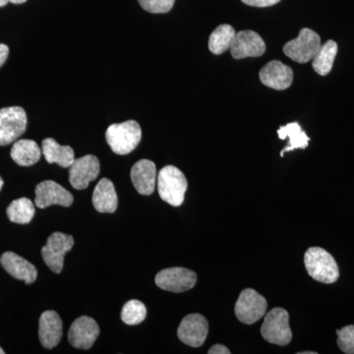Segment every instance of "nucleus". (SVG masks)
<instances>
[{
  "label": "nucleus",
  "instance_id": "f257e3e1",
  "mask_svg": "<svg viewBox=\"0 0 354 354\" xmlns=\"http://www.w3.org/2000/svg\"><path fill=\"white\" fill-rule=\"evenodd\" d=\"M304 264L309 276L317 281L330 285L339 279V266L335 258L321 247H311L306 251Z\"/></svg>",
  "mask_w": 354,
  "mask_h": 354
},
{
  "label": "nucleus",
  "instance_id": "f03ea898",
  "mask_svg": "<svg viewBox=\"0 0 354 354\" xmlns=\"http://www.w3.org/2000/svg\"><path fill=\"white\" fill-rule=\"evenodd\" d=\"M187 187V179L183 172L176 167L167 165L158 172V194L167 204L174 207L181 206Z\"/></svg>",
  "mask_w": 354,
  "mask_h": 354
},
{
  "label": "nucleus",
  "instance_id": "7ed1b4c3",
  "mask_svg": "<svg viewBox=\"0 0 354 354\" xmlns=\"http://www.w3.org/2000/svg\"><path fill=\"white\" fill-rule=\"evenodd\" d=\"M106 139L113 153L121 156L127 155L133 152L141 142V127L135 120L115 123L106 130Z\"/></svg>",
  "mask_w": 354,
  "mask_h": 354
},
{
  "label": "nucleus",
  "instance_id": "20e7f679",
  "mask_svg": "<svg viewBox=\"0 0 354 354\" xmlns=\"http://www.w3.org/2000/svg\"><path fill=\"white\" fill-rule=\"evenodd\" d=\"M261 334L270 344L285 346L292 339L290 327V315L283 308H274L265 315Z\"/></svg>",
  "mask_w": 354,
  "mask_h": 354
},
{
  "label": "nucleus",
  "instance_id": "39448f33",
  "mask_svg": "<svg viewBox=\"0 0 354 354\" xmlns=\"http://www.w3.org/2000/svg\"><path fill=\"white\" fill-rule=\"evenodd\" d=\"M321 46L320 36L308 28H304L295 39L283 46V53L297 64L311 62Z\"/></svg>",
  "mask_w": 354,
  "mask_h": 354
},
{
  "label": "nucleus",
  "instance_id": "423d86ee",
  "mask_svg": "<svg viewBox=\"0 0 354 354\" xmlns=\"http://www.w3.org/2000/svg\"><path fill=\"white\" fill-rule=\"evenodd\" d=\"M268 302L264 297L252 288L242 290L236 304L235 315L241 323L252 325L267 313Z\"/></svg>",
  "mask_w": 354,
  "mask_h": 354
},
{
  "label": "nucleus",
  "instance_id": "0eeeda50",
  "mask_svg": "<svg viewBox=\"0 0 354 354\" xmlns=\"http://www.w3.org/2000/svg\"><path fill=\"white\" fill-rule=\"evenodd\" d=\"M74 246V239L71 235L62 232H53L48 237L46 245L41 248V256L46 266L55 274L64 270L65 254Z\"/></svg>",
  "mask_w": 354,
  "mask_h": 354
},
{
  "label": "nucleus",
  "instance_id": "6e6552de",
  "mask_svg": "<svg viewBox=\"0 0 354 354\" xmlns=\"http://www.w3.org/2000/svg\"><path fill=\"white\" fill-rule=\"evenodd\" d=\"M27 128V114L20 106L0 109V146H6L19 138Z\"/></svg>",
  "mask_w": 354,
  "mask_h": 354
},
{
  "label": "nucleus",
  "instance_id": "1a4fd4ad",
  "mask_svg": "<svg viewBox=\"0 0 354 354\" xmlns=\"http://www.w3.org/2000/svg\"><path fill=\"white\" fill-rule=\"evenodd\" d=\"M155 281L160 290L176 293L184 292L194 288L197 276L194 272L185 268H169L158 272Z\"/></svg>",
  "mask_w": 354,
  "mask_h": 354
},
{
  "label": "nucleus",
  "instance_id": "9d476101",
  "mask_svg": "<svg viewBox=\"0 0 354 354\" xmlns=\"http://www.w3.org/2000/svg\"><path fill=\"white\" fill-rule=\"evenodd\" d=\"M208 333V321L201 314H190L184 317L177 330L178 339L191 348L203 346Z\"/></svg>",
  "mask_w": 354,
  "mask_h": 354
},
{
  "label": "nucleus",
  "instance_id": "9b49d317",
  "mask_svg": "<svg viewBox=\"0 0 354 354\" xmlns=\"http://www.w3.org/2000/svg\"><path fill=\"white\" fill-rule=\"evenodd\" d=\"M100 169L99 158L94 155L77 158L69 167V183L74 189H86L99 176Z\"/></svg>",
  "mask_w": 354,
  "mask_h": 354
},
{
  "label": "nucleus",
  "instance_id": "f8f14e48",
  "mask_svg": "<svg viewBox=\"0 0 354 354\" xmlns=\"http://www.w3.org/2000/svg\"><path fill=\"white\" fill-rule=\"evenodd\" d=\"M73 195L53 180L43 181L37 185L35 204L39 209H46L53 205L70 207L73 204Z\"/></svg>",
  "mask_w": 354,
  "mask_h": 354
},
{
  "label": "nucleus",
  "instance_id": "ddd939ff",
  "mask_svg": "<svg viewBox=\"0 0 354 354\" xmlns=\"http://www.w3.org/2000/svg\"><path fill=\"white\" fill-rule=\"evenodd\" d=\"M100 335V327L94 319L82 316L72 323L68 332V341L74 348L90 349Z\"/></svg>",
  "mask_w": 354,
  "mask_h": 354
},
{
  "label": "nucleus",
  "instance_id": "4468645a",
  "mask_svg": "<svg viewBox=\"0 0 354 354\" xmlns=\"http://www.w3.org/2000/svg\"><path fill=\"white\" fill-rule=\"evenodd\" d=\"M230 53L235 59L246 57H259L264 55L266 44L260 35L254 31H241L235 34L230 46Z\"/></svg>",
  "mask_w": 354,
  "mask_h": 354
},
{
  "label": "nucleus",
  "instance_id": "2eb2a0df",
  "mask_svg": "<svg viewBox=\"0 0 354 354\" xmlns=\"http://www.w3.org/2000/svg\"><path fill=\"white\" fill-rule=\"evenodd\" d=\"M261 82L274 90L283 91L290 87L293 71L288 65L279 60H272L260 70Z\"/></svg>",
  "mask_w": 354,
  "mask_h": 354
},
{
  "label": "nucleus",
  "instance_id": "dca6fc26",
  "mask_svg": "<svg viewBox=\"0 0 354 354\" xmlns=\"http://www.w3.org/2000/svg\"><path fill=\"white\" fill-rule=\"evenodd\" d=\"M64 333L62 320L53 310L44 311L39 318V337L44 348H55L60 342Z\"/></svg>",
  "mask_w": 354,
  "mask_h": 354
},
{
  "label": "nucleus",
  "instance_id": "f3484780",
  "mask_svg": "<svg viewBox=\"0 0 354 354\" xmlns=\"http://www.w3.org/2000/svg\"><path fill=\"white\" fill-rule=\"evenodd\" d=\"M0 264L10 276L27 285L35 283L38 277V271L29 261L14 252H6L0 257Z\"/></svg>",
  "mask_w": 354,
  "mask_h": 354
},
{
  "label": "nucleus",
  "instance_id": "a211bd4d",
  "mask_svg": "<svg viewBox=\"0 0 354 354\" xmlns=\"http://www.w3.org/2000/svg\"><path fill=\"white\" fill-rule=\"evenodd\" d=\"M131 180L141 195L153 194L157 181V167L150 160H141L133 165Z\"/></svg>",
  "mask_w": 354,
  "mask_h": 354
},
{
  "label": "nucleus",
  "instance_id": "6ab92c4d",
  "mask_svg": "<svg viewBox=\"0 0 354 354\" xmlns=\"http://www.w3.org/2000/svg\"><path fill=\"white\" fill-rule=\"evenodd\" d=\"M93 205L100 213H114L118 209V198L113 181L102 178L93 193Z\"/></svg>",
  "mask_w": 354,
  "mask_h": 354
},
{
  "label": "nucleus",
  "instance_id": "aec40b11",
  "mask_svg": "<svg viewBox=\"0 0 354 354\" xmlns=\"http://www.w3.org/2000/svg\"><path fill=\"white\" fill-rule=\"evenodd\" d=\"M41 153L48 164H57L59 167H70L75 160V153L70 146H62L53 138L44 139L41 143Z\"/></svg>",
  "mask_w": 354,
  "mask_h": 354
},
{
  "label": "nucleus",
  "instance_id": "412c9836",
  "mask_svg": "<svg viewBox=\"0 0 354 354\" xmlns=\"http://www.w3.org/2000/svg\"><path fill=\"white\" fill-rule=\"evenodd\" d=\"M10 156L14 162L21 167H31L39 162L41 151L36 142L22 139L14 143Z\"/></svg>",
  "mask_w": 354,
  "mask_h": 354
},
{
  "label": "nucleus",
  "instance_id": "4be33fe9",
  "mask_svg": "<svg viewBox=\"0 0 354 354\" xmlns=\"http://www.w3.org/2000/svg\"><path fill=\"white\" fill-rule=\"evenodd\" d=\"M278 135L279 139H290L288 145L281 151V157L286 152H292L295 149H305L308 147L310 138L297 122L288 123L286 127H279Z\"/></svg>",
  "mask_w": 354,
  "mask_h": 354
},
{
  "label": "nucleus",
  "instance_id": "5701e85b",
  "mask_svg": "<svg viewBox=\"0 0 354 354\" xmlns=\"http://www.w3.org/2000/svg\"><path fill=\"white\" fill-rule=\"evenodd\" d=\"M337 53V44L332 39L321 44L315 57L312 59V66L316 73L321 76L328 75L333 68Z\"/></svg>",
  "mask_w": 354,
  "mask_h": 354
},
{
  "label": "nucleus",
  "instance_id": "b1692460",
  "mask_svg": "<svg viewBox=\"0 0 354 354\" xmlns=\"http://www.w3.org/2000/svg\"><path fill=\"white\" fill-rule=\"evenodd\" d=\"M235 34L236 32L232 26L227 24L218 26L209 36V48L211 53L216 55H220L230 50Z\"/></svg>",
  "mask_w": 354,
  "mask_h": 354
},
{
  "label": "nucleus",
  "instance_id": "393cba45",
  "mask_svg": "<svg viewBox=\"0 0 354 354\" xmlns=\"http://www.w3.org/2000/svg\"><path fill=\"white\" fill-rule=\"evenodd\" d=\"M35 212L36 209H35L34 204L28 198L14 200L6 209L9 221L19 223V225H27V223H31L35 216Z\"/></svg>",
  "mask_w": 354,
  "mask_h": 354
},
{
  "label": "nucleus",
  "instance_id": "a878e982",
  "mask_svg": "<svg viewBox=\"0 0 354 354\" xmlns=\"http://www.w3.org/2000/svg\"><path fill=\"white\" fill-rule=\"evenodd\" d=\"M147 308L144 304L136 299L129 300L121 311V320L127 325H139L145 320Z\"/></svg>",
  "mask_w": 354,
  "mask_h": 354
},
{
  "label": "nucleus",
  "instance_id": "bb28decb",
  "mask_svg": "<svg viewBox=\"0 0 354 354\" xmlns=\"http://www.w3.org/2000/svg\"><path fill=\"white\" fill-rule=\"evenodd\" d=\"M337 346L342 353L354 354V325L346 326L337 330Z\"/></svg>",
  "mask_w": 354,
  "mask_h": 354
},
{
  "label": "nucleus",
  "instance_id": "cd10ccee",
  "mask_svg": "<svg viewBox=\"0 0 354 354\" xmlns=\"http://www.w3.org/2000/svg\"><path fill=\"white\" fill-rule=\"evenodd\" d=\"M144 10L150 13H167L171 10L176 0H138Z\"/></svg>",
  "mask_w": 354,
  "mask_h": 354
},
{
  "label": "nucleus",
  "instance_id": "c85d7f7f",
  "mask_svg": "<svg viewBox=\"0 0 354 354\" xmlns=\"http://www.w3.org/2000/svg\"><path fill=\"white\" fill-rule=\"evenodd\" d=\"M247 6L253 7H269L274 6L281 0H241Z\"/></svg>",
  "mask_w": 354,
  "mask_h": 354
},
{
  "label": "nucleus",
  "instance_id": "c756f323",
  "mask_svg": "<svg viewBox=\"0 0 354 354\" xmlns=\"http://www.w3.org/2000/svg\"><path fill=\"white\" fill-rule=\"evenodd\" d=\"M209 354H230V351L227 346H223V344H216V346H212L208 351Z\"/></svg>",
  "mask_w": 354,
  "mask_h": 354
},
{
  "label": "nucleus",
  "instance_id": "7c9ffc66",
  "mask_svg": "<svg viewBox=\"0 0 354 354\" xmlns=\"http://www.w3.org/2000/svg\"><path fill=\"white\" fill-rule=\"evenodd\" d=\"M9 55V48L4 44H0V67L6 62Z\"/></svg>",
  "mask_w": 354,
  "mask_h": 354
},
{
  "label": "nucleus",
  "instance_id": "2f4dec72",
  "mask_svg": "<svg viewBox=\"0 0 354 354\" xmlns=\"http://www.w3.org/2000/svg\"><path fill=\"white\" fill-rule=\"evenodd\" d=\"M26 1H27V0H0V7L6 6L9 2L13 4H22Z\"/></svg>",
  "mask_w": 354,
  "mask_h": 354
},
{
  "label": "nucleus",
  "instance_id": "473e14b6",
  "mask_svg": "<svg viewBox=\"0 0 354 354\" xmlns=\"http://www.w3.org/2000/svg\"><path fill=\"white\" fill-rule=\"evenodd\" d=\"M298 354H317L315 351H304V353H298Z\"/></svg>",
  "mask_w": 354,
  "mask_h": 354
},
{
  "label": "nucleus",
  "instance_id": "72a5a7b5",
  "mask_svg": "<svg viewBox=\"0 0 354 354\" xmlns=\"http://www.w3.org/2000/svg\"><path fill=\"white\" fill-rule=\"evenodd\" d=\"M4 181L3 179L1 178V176H0V190H1L2 186H3Z\"/></svg>",
  "mask_w": 354,
  "mask_h": 354
},
{
  "label": "nucleus",
  "instance_id": "f704fd0d",
  "mask_svg": "<svg viewBox=\"0 0 354 354\" xmlns=\"http://www.w3.org/2000/svg\"><path fill=\"white\" fill-rule=\"evenodd\" d=\"M0 354H4V351L1 348H0Z\"/></svg>",
  "mask_w": 354,
  "mask_h": 354
}]
</instances>
